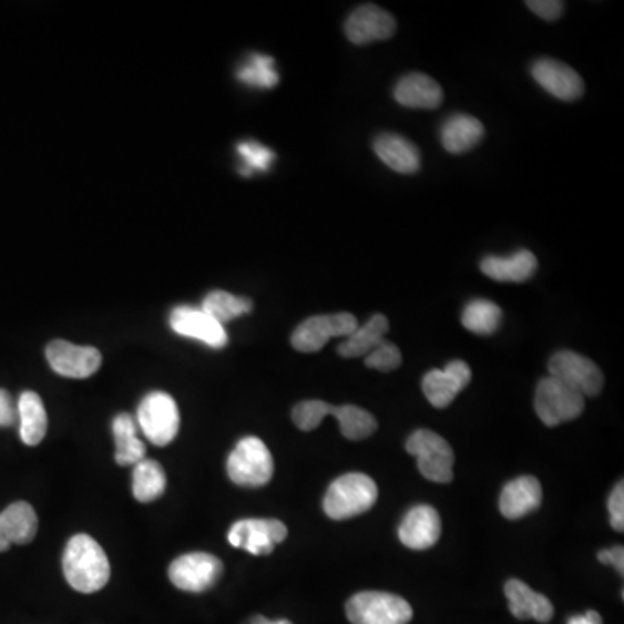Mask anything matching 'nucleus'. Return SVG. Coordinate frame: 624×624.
Here are the masks:
<instances>
[{"label": "nucleus", "instance_id": "7c9ffc66", "mask_svg": "<svg viewBox=\"0 0 624 624\" xmlns=\"http://www.w3.org/2000/svg\"><path fill=\"white\" fill-rule=\"evenodd\" d=\"M252 300L245 297H236V295L227 294V291L215 290L208 294L203 300L202 309L207 313L211 318L215 321L221 323L224 327V323L231 321V319L239 318V316L248 315L250 313Z\"/></svg>", "mask_w": 624, "mask_h": 624}, {"label": "nucleus", "instance_id": "58836bf2", "mask_svg": "<svg viewBox=\"0 0 624 624\" xmlns=\"http://www.w3.org/2000/svg\"><path fill=\"white\" fill-rule=\"evenodd\" d=\"M599 561L604 565H613L617 573H624V552L623 546H613V549L602 550L599 553Z\"/></svg>", "mask_w": 624, "mask_h": 624}, {"label": "nucleus", "instance_id": "a878e982", "mask_svg": "<svg viewBox=\"0 0 624 624\" xmlns=\"http://www.w3.org/2000/svg\"><path fill=\"white\" fill-rule=\"evenodd\" d=\"M387 331H389V319L383 315L371 316L370 321L366 323L365 327H358L355 334L349 335L338 346V355L347 359L368 356L375 347L383 342Z\"/></svg>", "mask_w": 624, "mask_h": 624}, {"label": "nucleus", "instance_id": "f8f14e48", "mask_svg": "<svg viewBox=\"0 0 624 624\" xmlns=\"http://www.w3.org/2000/svg\"><path fill=\"white\" fill-rule=\"evenodd\" d=\"M45 356L52 370L67 378L91 377L100 370L103 362L96 347L75 346L67 340H54L49 344Z\"/></svg>", "mask_w": 624, "mask_h": 624}, {"label": "nucleus", "instance_id": "5701e85b", "mask_svg": "<svg viewBox=\"0 0 624 624\" xmlns=\"http://www.w3.org/2000/svg\"><path fill=\"white\" fill-rule=\"evenodd\" d=\"M538 260L533 252L519 250L510 257H485L481 263L482 273L494 282H528L536 273Z\"/></svg>", "mask_w": 624, "mask_h": 624}, {"label": "nucleus", "instance_id": "ddd939ff", "mask_svg": "<svg viewBox=\"0 0 624 624\" xmlns=\"http://www.w3.org/2000/svg\"><path fill=\"white\" fill-rule=\"evenodd\" d=\"M171 327L175 334L195 338L214 349L227 346V334L223 325L211 318L202 307H175L171 313Z\"/></svg>", "mask_w": 624, "mask_h": 624}, {"label": "nucleus", "instance_id": "0eeeda50", "mask_svg": "<svg viewBox=\"0 0 624 624\" xmlns=\"http://www.w3.org/2000/svg\"><path fill=\"white\" fill-rule=\"evenodd\" d=\"M534 408L541 422L557 427L583 413L585 398L555 378L546 377L538 383Z\"/></svg>", "mask_w": 624, "mask_h": 624}, {"label": "nucleus", "instance_id": "2eb2a0df", "mask_svg": "<svg viewBox=\"0 0 624 624\" xmlns=\"http://www.w3.org/2000/svg\"><path fill=\"white\" fill-rule=\"evenodd\" d=\"M472 378L466 361H451L444 370H430L423 377L422 389L430 405L444 410L466 389Z\"/></svg>", "mask_w": 624, "mask_h": 624}, {"label": "nucleus", "instance_id": "7ed1b4c3", "mask_svg": "<svg viewBox=\"0 0 624 624\" xmlns=\"http://www.w3.org/2000/svg\"><path fill=\"white\" fill-rule=\"evenodd\" d=\"M275 461L259 438L242 439L227 458V475L243 488H260L273 479Z\"/></svg>", "mask_w": 624, "mask_h": 624}, {"label": "nucleus", "instance_id": "39448f33", "mask_svg": "<svg viewBox=\"0 0 624 624\" xmlns=\"http://www.w3.org/2000/svg\"><path fill=\"white\" fill-rule=\"evenodd\" d=\"M406 451L417 458L418 470L432 482L453 481L454 453L444 438L432 430H417L406 442Z\"/></svg>", "mask_w": 624, "mask_h": 624}, {"label": "nucleus", "instance_id": "2f4dec72", "mask_svg": "<svg viewBox=\"0 0 624 624\" xmlns=\"http://www.w3.org/2000/svg\"><path fill=\"white\" fill-rule=\"evenodd\" d=\"M238 80L252 88L270 89L279 82L275 60L263 54H252L250 60L239 67Z\"/></svg>", "mask_w": 624, "mask_h": 624}, {"label": "nucleus", "instance_id": "a211bd4d", "mask_svg": "<svg viewBox=\"0 0 624 624\" xmlns=\"http://www.w3.org/2000/svg\"><path fill=\"white\" fill-rule=\"evenodd\" d=\"M39 519L27 501H17L0 513V552L11 545H29L35 538Z\"/></svg>", "mask_w": 624, "mask_h": 624}, {"label": "nucleus", "instance_id": "4be33fe9", "mask_svg": "<svg viewBox=\"0 0 624 624\" xmlns=\"http://www.w3.org/2000/svg\"><path fill=\"white\" fill-rule=\"evenodd\" d=\"M375 153L387 167L399 174H415L420 171V152L410 141L398 134L378 135L374 143Z\"/></svg>", "mask_w": 624, "mask_h": 624}, {"label": "nucleus", "instance_id": "72a5a7b5", "mask_svg": "<svg viewBox=\"0 0 624 624\" xmlns=\"http://www.w3.org/2000/svg\"><path fill=\"white\" fill-rule=\"evenodd\" d=\"M327 405L328 402L318 401V399L298 402L291 411L295 426L304 432L318 429L323 418L327 417Z\"/></svg>", "mask_w": 624, "mask_h": 624}, {"label": "nucleus", "instance_id": "c85d7f7f", "mask_svg": "<svg viewBox=\"0 0 624 624\" xmlns=\"http://www.w3.org/2000/svg\"><path fill=\"white\" fill-rule=\"evenodd\" d=\"M165 485H167V478L158 461L144 458L135 466L134 484H132L135 500L141 503L158 500L164 494Z\"/></svg>", "mask_w": 624, "mask_h": 624}, {"label": "nucleus", "instance_id": "b1692460", "mask_svg": "<svg viewBox=\"0 0 624 624\" xmlns=\"http://www.w3.org/2000/svg\"><path fill=\"white\" fill-rule=\"evenodd\" d=\"M484 125L470 115H453L446 120L441 129L442 146L450 153L470 152L481 143Z\"/></svg>", "mask_w": 624, "mask_h": 624}, {"label": "nucleus", "instance_id": "f257e3e1", "mask_svg": "<svg viewBox=\"0 0 624 624\" xmlns=\"http://www.w3.org/2000/svg\"><path fill=\"white\" fill-rule=\"evenodd\" d=\"M68 585L80 593H96L110 581V561L94 538L76 534L68 541L63 555Z\"/></svg>", "mask_w": 624, "mask_h": 624}, {"label": "nucleus", "instance_id": "423d86ee", "mask_svg": "<svg viewBox=\"0 0 624 624\" xmlns=\"http://www.w3.org/2000/svg\"><path fill=\"white\" fill-rule=\"evenodd\" d=\"M550 377L573 389L583 398H595L604 389L601 368L573 350H561L549 362Z\"/></svg>", "mask_w": 624, "mask_h": 624}, {"label": "nucleus", "instance_id": "a19ab883", "mask_svg": "<svg viewBox=\"0 0 624 624\" xmlns=\"http://www.w3.org/2000/svg\"><path fill=\"white\" fill-rule=\"evenodd\" d=\"M248 624H291L288 620H279V621H269L263 616H255L252 617L250 623Z\"/></svg>", "mask_w": 624, "mask_h": 624}, {"label": "nucleus", "instance_id": "412c9836", "mask_svg": "<svg viewBox=\"0 0 624 624\" xmlns=\"http://www.w3.org/2000/svg\"><path fill=\"white\" fill-rule=\"evenodd\" d=\"M395 98L399 104L417 110H436L444 100L441 85L423 73H410L402 76L395 89Z\"/></svg>", "mask_w": 624, "mask_h": 624}, {"label": "nucleus", "instance_id": "393cba45", "mask_svg": "<svg viewBox=\"0 0 624 624\" xmlns=\"http://www.w3.org/2000/svg\"><path fill=\"white\" fill-rule=\"evenodd\" d=\"M21 441L27 446H37L48 433V413L40 396L27 390L18 401Z\"/></svg>", "mask_w": 624, "mask_h": 624}, {"label": "nucleus", "instance_id": "f03ea898", "mask_svg": "<svg viewBox=\"0 0 624 624\" xmlns=\"http://www.w3.org/2000/svg\"><path fill=\"white\" fill-rule=\"evenodd\" d=\"M378 488L365 473H346L335 479L325 494L323 509L334 521H347L374 509Z\"/></svg>", "mask_w": 624, "mask_h": 624}, {"label": "nucleus", "instance_id": "4468645a", "mask_svg": "<svg viewBox=\"0 0 624 624\" xmlns=\"http://www.w3.org/2000/svg\"><path fill=\"white\" fill-rule=\"evenodd\" d=\"M398 23L395 17L378 6L366 4L350 12L346 21L347 39L356 45L370 44L395 35Z\"/></svg>", "mask_w": 624, "mask_h": 624}, {"label": "nucleus", "instance_id": "473e14b6", "mask_svg": "<svg viewBox=\"0 0 624 624\" xmlns=\"http://www.w3.org/2000/svg\"><path fill=\"white\" fill-rule=\"evenodd\" d=\"M238 153L243 160V175L269 171L270 165L275 162V153L259 143L238 144Z\"/></svg>", "mask_w": 624, "mask_h": 624}, {"label": "nucleus", "instance_id": "9d476101", "mask_svg": "<svg viewBox=\"0 0 624 624\" xmlns=\"http://www.w3.org/2000/svg\"><path fill=\"white\" fill-rule=\"evenodd\" d=\"M224 565L221 559L205 552L186 553L175 559L168 567V577L174 586L184 592L202 593L219 581Z\"/></svg>", "mask_w": 624, "mask_h": 624}, {"label": "nucleus", "instance_id": "6e6552de", "mask_svg": "<svg viewBox=\"0 0 624 624\" xmlns=\"http://www.w3.org/2000/svg\"><path fill=\"white\" fill-rule=\"evenodd\" d=\"M141 430L155 446H167L180 432V408L172 396L152 392L141 401L137 410Z\"/></svg>", "mask_w": 624, "mask_h": 624}, {"label": "nucleus", "instance_id": "4c0bfd02", "mask_svg": "<svg viewBox=\"0 0 624 624\" xmlns=\"http://www.w3.org/2000/svg\"><path fill=\"white\" fill-rule=\"evenodd\" d=\"M18 413L8 390L0 389V427H11L17 422Z\"/></svg>", "mask_w": 624, "mask_h": 624}, {"label": "nucleus", "instance_id": "20e7f679", "mask_svg": "<svg viewBox=\"0 0 624 624\" xmlns=\"http://www.w3.org/2000/svg\"><path fill=\"white\" fill-rule=\"evenodd\" d=\"M352 624H408L413 608L401 596L386 592L356 593L346 605Z\"/></svg>", "mask_w": 624, "mask_h": 624}, {"label": "nucleus", "instance_id": "bb28decb", "mask_svg": "<svg viewBox=\"0 0 624 624\" xmlns=\"http://www.w3.org/2000/svg\"><path fill=\"white\" fill-rule=\"evenodd\" d=\"M115 436V460L119 466H137L146 457V446L137 438V427L131 415L122 413L113 420Z\"/></svg>", "mask_w": 624, "mask_h": 624}, {"label": "nucleus", "instance_id": "f3484780", "mask_svg": "<svg viewBox=\"0 0 624 624\" xmlns=\"http://www.w3.org/2000/svg\"><path fill=\"white\" fill-rule=\"evenodd\" d=\"M441 538V518L429 505L413 507L399 525V540L411 550H429Z\"/></svg>", "mask_w": 624, "mask_h": 624}, {"label": "nucleus", "instance_id": "ea45409f", "mask_svg": "<svg viewBox=\"0 0 624 624\" xmlns=\"http://www.w3.org/2000/svg\"><path fill=\"white\" fill-rule=\"evenodd\" d=\"M567 624H604V621H602L601 614L596 613V611H589L583 616L571 617Z\"/></svg>", "mask_w": 624, "mask_h": 624}, {"label": "nucleus", "instance_id": "dca6fc26", "mask_svg": "<svg viewBox=\"0 0 624 624\" xmlns=\"http://www.w3.org/2000/svg\"><path fill=\"white\" fill-rule=\"evenodd\" d=\"M531 73L538 84L557 100L576 101L585 92V84L581 76L574 72L573 68L561 61L550 60V58L534 61Z\"/></svg>", "mask_w": 624, "mask_h": 624}, {"label": "nucleus", "instance_id": "c756f323", "mask_svg": "<svg viewBox=\"0 0 624 624\" xmlns=\"http://www.w3.org/2000/svg\"><path fill=\"white\" fill-rule=\"evenodd\" d=\"M503 313L497 304L484 298H475L467 304L461 315V323L467 330L478 335H491L500 328Z\"/></svg>", "mask_w": 624, "mask_h": 624}, {"label": "nucleus", "instance_id": "1a4fd4ad", "mask_svg": "<svg viewBox=\"0 0 624 624\" xmlns=\"http://www.w3.org/2000/svg\"><path fill=\"white\" fill-rule=\"evenodd\" d=\"M358 330V319L349 313L338 315L313 316L303 325L295 328L291 335V346L298 352H318L327 346L328 340L334 337H349Z\"/></svg>", "mask_w": 624, "mask_h": 624}, {"label": "nucleus", "instance_id": "aec40b11", "mask_svg": "<svg viewBox=\"0 0 624 624\" xmlns=\"http://www.w3.org/2000/svg\"><path fill=\"white\" fill-rule=\"evenodd\" d=\"M510 613L518 620H534L538 623H549L553 617L552 602L545 595L529 589L521 580H509L505 585Z\"/></svg>", "mask_w": 624, "mask_h": 624}, {"label": "nucleus", "instance_id": "6ab92c4d", "mask_svg": "<svg viewBox=\"0 0 624 624\" xmlns=\"http://www.w3.org/2000/svg\"><path fill=\"white\" fill-rule=\"evenodd\" d=\"M543 500L540 481L531 475L513 479L503 488L500 497V510L503 518L518 521L529 513L536 512Z\"/></svg>", "mask_w": 624, "mask_h": 624}, {"label": "nucleus", "instance_id": "e433bc0d", "mask_svg": "<svg viewBox=\"0 0 624 624\" xmlns=\"http://www.w3.org/2000/svg\"><path fill=\"white\" fill-rule=\"evenodd\" d=\"M608 513H611V525H613L616 531H623L624 529V484H620L614 488L613 494L608 498Z\"/></svg>", "mask_w": 624, "mask_h": 624}, {"label": "nucleus", "instance_id": "cd10ccee", "mask_svg": "<svg viewBox=\"0 0 624 624\" xmlns=\"http://www.w3.org/2000/svg\"><path fill=\"white\" fill-rule=\"evenodd\" d=\"M328 415H334L337 418L344 438L350 439V441H361V439L370 438L378 427L374 415L362 410L359 406L327 405V417Z\"/></svg>", "mask_w": 624, "mask_h": 624}, {"label": "nucleus", "instance_id": "f704fd0d", "mask_svg": "<svg viewBox=\"0 0 624 624\" xmlns=\"http://www.w3.org/2000/svg\"><path fill=\"white\" fill-rule=\"evenodd\" d=\"M401 350L395 344L383 340L380 346L375 347L370 355L366 356L365 365L378 371H395L401 366Z\"/></svg>", "mask_w": 624, "mask_h": 624}, {"label": "nucleus", "instance_id": "9b49d317", "mask_svg": "<svg viewBox=\"0 0 624 624\" xmlns=\"http://www.w3.org/2000/svg\"><path fill=\"white\" fill-rule=\"evenodd\" d=\"M288 529L276 519H245L233 524L227 534L231 545L252 555H269L278 543L287 540Z\"/></svg>", "mask_w": 624, "mask_h": 624}, {"label": "nucleus", "instance_id": "c9c22d12", "mask_svg": "<svg viewBox=\"0 0 624 624\" xmlns=\"http://www.w3.org/2000/svg\"><path fill=\"white\" fill-rule=\"evenodd\" d=\"M525 6L545 21L559 20L564 12V2L559 0H529Z\"/></svg>", "mask_w": 624, "mask_h": 624}]
</instances>
